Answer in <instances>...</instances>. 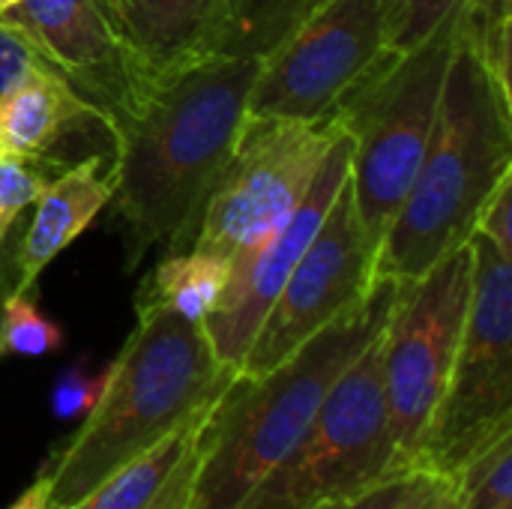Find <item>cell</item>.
I'll use <instances>...</instances> for the list:
<instances>
[{
    "label": "cell",
    "mask_w": 512,
    "mask_h": 509,
    "mask_svg": "<svg viewBox=\"0 0 512 509\" xmlns=\"http://www.w3.org/2000/svg\"><path fill=\"white\" fill-rule=\"evenodd\" d=\"M261 57L207 54L150 81L108 117L114 207L126 225V270L153 249L183 252L246 123Z\"/></svg>",
    "instance_id": "cell-1"
},
{
    "label": "cell",
    "mask_w": 512,
    "mask_h": 509,
    "mask_svg": "<svg viewBox=\"0 0 512 509\" xmlns=\"http://www.w3.org/2000/svg\"><path fill=\"white\" fill-rule=\"evenodd\" d=\"M201 324L162 306H135V327L78 432L42 468L51 509H75L126 462L195 420L234 378Z\"/></svg>",
    "instance_id": "cell-2"
},
{
    "label": "cell",
    "mask_w": 512,
    "mask_h": 509,
    "mask_svg": "<svg viewBox=\"0 0 512 509\" xmlns=\"http://www.w3.org/2000/svg\"><path fill=\"white\" fill-rule=\"evenodd\" d=\"M402 282L378 279L366 300L318 330L264 375H234L207 408L189 509H237L288 459L330 387L387 327Z\"/></svg>",
    "instance_id": "cell-3"
},
{
    "label": "cell",
    "mask_w": 512,
    "mask_h": 509,
    "mask_svg": "<svg viewBox=\"0 0 512 509\" xmlns=\"http://www.w3.org/2000/svg\"><path fill=\"white\" fill-rule=\"evenodd\" d=\"M510 174L512 93L456 36L435 129L417 177L378 246L375 282H414L444 255L465 246L486 201Z\"/></svg>",
    "instance_id": "cell-4"
},
{
    "label": "cell",
    "mask_w": 512,
    "mask_h": 509,
    "mask_svg": "<svg viewBox=\"0 0 512 509\" xmlns=\"http://www.w3.org/2000/svg\"><path fill=\"white\" fill-rule=\"evenodd\" d=\"M456 36L459 9L420 45L384 51L333 111L351 138V195L375 255L429 147Z\"/></svg>",
    "instance_id": "cell-5"
},
{
    "label": "cell",
    "mask_w": 512,
    "mask_h": 509,
    "mask_svg": "<svg viewBox=\"0 0 512 509\" xmlns=\"http://www.w3.org/2000/svg\"><path fill=\"white\" fill-rule=\"evenodd\" d=\"M384 393V330L330 387L315 420L237 509H312L399 474Z\"/></svg>",
    "instance_id": "cell-6"
},
{
    "label": "cell",
    "mask_w": 512,
    "mask_h": 509,
    "mask_svg": "<svg viewBox=\"0 0 512 509\" xmlns=\"http://www.w3.org/2000/svg\"><path fill=\"white\" fill-rule=\"evenodd\" d=\"M474 276L462 345L417 450L414 471L456 480L480 450L512 435V258L471 234Z\"/></svg>",
    "instance_id": "cell-7"
},
{
    "label": "cell",
    "mask_w": 512,
    "mask_h": 509,
    "mask_svg": "<svg viewBox=\"0 0 512 509\" xmlns=\"http://www.w3.org/2000/svg\"><path fill=\"white\" fill-rule=\"evenodd\" d=\"M336 135V117L315 123L246 117L189 249L234 264L258 246L306 198Z\"/></svg>",
    "instance_id": "cell-8"
},
{
    "label": "cell",
    "mask_w": 512,
    "mask_h": 509,
    "mask_svg": "<svg viewBox=\"0 0 512 509\" xmlns=\"http://www.w3.org/2000/svg\"><path fill=\"white\" fill-rule=\"evenodd\" d=\"M471 243L444 255L426 276L402 282L384 327V393L402 471H414L417 450L447 393L471 303Z\"/></svg>",
    "instance_id": "cell-9"
},
{
    "label": "cell",
    "mask_w": 512,
    "mask_h": 509,
    "mask_svg": "<svg viewBox=\"0 0 512 509\" xmlns=\"http://www.w3.org/2000/svg\"><path fill=\"white\" fill-rule=\"evenodd\" d=\"M384 51L381 0H330L261 57L246 117L327 120Z\"/></svg>",
    "instance_id": "cell-10"
},
{
    "label": "cell",
    "mask_w": 512,
    "mask_h": 509,
    "mask_svg": "<svg viewBox=\"0 0 512 509\" xmlns=\"http://www.w3.org/2000/svg\"><path fill=\"white\" fill-rule=\"evenodd\" d=\"M372 285L375 249L363 234L348 174L327 210V219L264 315L243 357L240 375H264L288 360L318 330L366 300Z\"/></svg>",
    "instance_id": "cell-11"
},
{
    "label": "cell",
    "mask_w": 512,
    "mask_h": 509,
    "mask_svg": "<svg viewBox=\"0 0 512 509\" xmlns=\"http://www.w3.org/2000/svg\"><path fill=\"white\" fill-rule=\"evenodd\" d=\"M348 174H351V138L339 126V135L333 138L306 198L294 207V213L282 225H276L258 246H252L231 264V276L213 312L201 321L207 342L222 366L240 372L243 357L264 315L270 312L285 279L291 276L306 246L318 234L321 222L327 219V210L336 192L342 189V183L348 180Z\"/></svg>",
    "instance_id": "cell-12"
},
{
    "label": "cell",
    "mask_w": 512,
    "mask_h": 509,
    "mask_svg": "<svg viewBox=\"0 0 512 509\" xmlns=\"http://www.w3.org/2000/svg\"><path fill=\"white\" fill-rule=\"evenodd\" d=\"M0 15L102 114V123L129 108L150 84L102 0H18Z\"/></svg>",
    "instance_id": "cell-13"
},
{
    "label": "cell",
    "mask_w": 512,
    "mask_h": 509,
    "mask_svg": "<svg viewBox=\"0 0 512 509\" xmlns=\"http://www.w3.org/2000/svg\"><path fill=\"white\" fill-rule=\"evenodd\" d=\"M102 6L150 81L213 54L222 0H102Z\"/></svg>",
    "instance_id": "cell-14"
},
{
    "label": "cell",
    "mask_w": 512,
    "mask_h": 509,
    "mask_svg": "<svg viewBox=\"0 0 512 509\" xmlns=\"http://www.w3.org/2000/svg\"><path fill=\"white\" fill-rule=\"evenodd\" d=\"M114 198V177L105 168L102 156L81 159L72 168H63L51 177L39 198L33 201V219L18 243L15 291H30L39 273L75 240L81 237L105 204Z\"/></svg>",
    "instance_id": "cell-15"
},
{
    "label": "cell",
    "mask_w": 512,
    "mask_h": 509,
    "mask_svg": "<svg viewBox=\"0 0 512 509\" xmlns=\"http://www.w3.org/2000/svg\"><path fill=\"white\" fill-rule=\"evenodd\" d=\"M87 126L105 129L102 114L51 66L33 69L0 96V156L45 159L57 141Z\"/></svg>",
    "instance_id": "cell-16"
},
{
    "label": "cell",
    "mask_w": 512,
    "mask_h": 509,
    "mask_svg": "<svg viewBox=\"0 0 512 509\" xmlns=\"http://www.w3.org/2000/svg\"><path fill=\"white\" fill-rule=\"evenodd\" d=\"M228 276L231 264L225 258L198 249L165 252L162 261L141 279L135 306H162L201 324L213 312Z\"/></svg>",
    "instance_id": "cell-17"
},
{
    "label": "cell",
    "mask_w": 512,
    "mask_h": 509,
    "mask_svg": "<svg viewBox=\"0 0 512 509\" xmlns=\"http://www.w3.org/2000/svg\"><path fill=\"white\" fill-rule=\"evenodd\" d=\"M213 405V402H210ZM207 405V408H210ZM207 408L186 426L165 435L159 444L126 462L102 486H96L75 509H144L177 474V468L195 453Z\"/></svg>",
    "instance_id": "cell-18"
},
{
    "label": "cell",
    "mask_w": 512,
    "mask_h": 509,
    "mask_svg": "<svg viewBox=\"0 0 512 509\" xmlns=\"http://www.w3.org/2000/svg\"><path fill=\"white\" fill-rule=\"evenodd\" d=\"M330 0H222L213 54L264 57Z\"/></svg>",
    "instance_id": "cell-19"
},
{
    "label": "cell",
    "mask_w": 512,
    "mask_h": 509,
    "mask_svg": "<svg viewBox=\"0 0 512 509\" xmlns=\"http://www.w3.org/2000/svg\"><path fill=\"white\" fill-rule=\"evenodd\" d=\"M462 509H501L512 504V435L480 450L456 474Z\"/></svg>",
    "instance_id": "cell-20"
},
{
    "label": "cell",
    "mask_w": 512,
    "mask_h": 509,
    "mask_svg": "<svg viewBox=\"0 0 512 509\" xmlns=\"http://www.w3.org/2000/svg\"><path fill=\"white\" fill-rule=\"evenodd\" d=\"M63 348V330L36 306L27 291H12L0 312V354L45 357Z\"/></svg>",
    "instance_id": "cell-21"
},
{
    "label": "cell",
    "mask_w": 512,
    "mask_h": 509,
    "mask_svg": "<svg viewBox=\"0 0 512 509\" xmlns=\"http://www.w3.org/2000/svg\"><path fill=\"white\" fill-rule=\"evenodd\" d=\"M462 0H381L384 42L390 51H408L420 45L444 18L459 9Z\"/></svg>",
    "instance_id": "cell-22"
},
{
    "label": "cell",
    "mask_w": 512,
    "mask_h": 509,
    "mask_svg": "<svg viewBox=\"0 0 512 509\" xmlns=\"http://www.w3.org/2000/svg\"><path fill=\"white\" fill-rule=\"evenodd\" d=\"M48 180L51 177H48L45 159L0 156V255H3L9 228L39 198V192Z\"/></svg>",
    "instance_id": "cell-23"
},
{
    "label": "cell",
    "mask_w": 512,
    "mask_h": 509,
    "mask_svg": "<svg viewBox=\"0 0 512 509\" xmlns=\"http://www.w3.org/2000/svg\"><path fill=\"white\" fill-rule=\"evenodd\" d=\"M438 480L441 477L423 474V471H399V474H390V477L378 480L375 486H369L357 495L324 501L312 509H414Z\"/></svg>",
    "instance_id": "cell-24"
},
{
    "label": "cell",
    "mask_w": 512,
    "mask_h": 509,
    "mask_svg": "<svg viewBox=\"0 0 512 509\" xmlns=\"http://www.w3.org/2000/svg\"><path fill=\"white\" fill-rule=\"evenodd\" d=\"M108 381V363L90 369L87 360L66 366L51 387V414L57 420H84L99 402Z\"/></svg>",
    "instance_id": "cell-25"
},
{
    "label": "cell",
    "mask_w": 512,
    "mask_h": 509,
    "mask_svg": "<svg viewBox=\"0 0 512 509\" xmlns=\"http://www.w3.org/2000/svg\"><path fill=\"white\" fill-rule=\"evenodd\" d=\"M39 66H48V63L39 57L30 39L12 21L0 15V96Z\"/></svg>",
    "instance_id": "cell-26"
},
{
    "label": "cell",
    "mask_w": 512,
    "mask_h": 509,
    "mask_svg": "<svg viewBox=\"0 0 512 509\" xmlns=\"http://www.w3.org/2000/svg\"><path fill=\"white\" fill-rule=\"evenodd\" d=\"M474 234L492 240L498 252L512 258V174L498 183V189L486 201L483 213L477 216Z\"/></svg>",
    "instance_id": "cell-27"
},
{
    "label": "cell",
    "mask_w": 512,
    "mask_h": 509,
    "mask_svg": "<svg viewBox=\"0 0 512 509\" xmlns=\"http://www.w3.org/2000/svg\"><path fill=\"white\" fill-rule=\"evenodd\" d=\"M195 465H198V447H195V453L177 468V474L168 480V486H165V489H162V492H159L144 509H189Z\"/></svg>",
    "instance_id": "cell-28"
},
{
    "label": "cell",
    "mask_w": 512,
    "mask_h": 509,
    "mask_svg": "<svg viewBox=\"0 0 512 509\" xmlns=\"http://www.w3.org/2000/svg\"><path fill=\"white\" fill-rule=\"evenodd\" d=\"M414 509H462L459 492H456V483L441 477V480L426 492V498H423Z\"/></svg>",
    "instance_id": "cell-29"
},
{
    "label": "cell",
    "mask_w": 512,
    "mask_h": 509,
    "mask_svg": "<svg viewBox=\"0 0 512 509\" xmlns=\"http://www.w3.org/2000/svg\"><path fill=\"white\" fill-rule=\"evenodd\" d=\"M9 509H51L48 507V495H45V480L36 477L33 486H27V489L18 495V501Z\"/></svg>",
    "instance_id": "cell-30"
},
{
    "label": "cell",
    "mask_w": 512,
    "mask_h": 509,
    "mask_svg": "<svg viewBox=\"0 0 512 509\" xmlns=\"http://www.w3.org/2000/svg\"><path fill=\"white\" fill-rule=\"evenodd\" d=\"M15 3H18V0H0V12H6V9H12Z\"/></svg>",
    "instance_id": "cell-31"
},
{
    "label": "cell",
    "mask_w": 512,
    "mask_h": 509,
    "mask_svg": "<svg viewBox=\"0 0 512 509\" xmlns=\"http://www.w3.org/2000/svg\"><path fill=\"white\" fill-rule=\"evenodd\" d=\"M501 509H512V504H510V507H501Z\"/></svg>",
    "instance_id": "cell-32"
}]
</instances>
